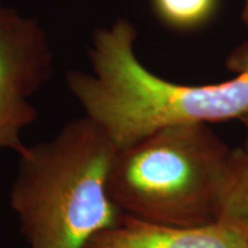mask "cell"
Here are the masks:
<instances>
[{
	"mask_svg": "<svg viewBox=\"0 0 248 248\" xmlns=\"http://www.w3.org/2000/svg\"><path fill=\"white\" fill-rule=\"evenodd\" d=\"M116 147L88 116L18 155L9 204L29 248H83L123 215L107 194Z\"/></svg>",
	"mask_w": 248,
	"mask_h": 248,
	"instance_id": "2",
	"label": "cell"
},
{
	"mask_svg": "<svg viewBox=\"0 0 248 248\" xmlns=\"http://www.w3.org/2000/svg\"><path fill=\"white\" fill-rule=\"evenodd\" d=\"M233 153L210 124L167 128L116 152L107 194L121 213L155 224L215 222Z\"/></svg>",
	"mask_w": 248,
	"mask_h": 248,
	"instance_id": "3",
	"label": "cell"
},
{
	"mask_svg": "<svg viewBox=\"0 0 248 248\" xmlns=\"http://www.w3.org/2000/svg\"><path fill=\"white\" fill-rule=\"evenodd\" d=\"M239 120H240L241 124H243L244 131H245V145H244V148L248 152V110L244 114V115L240 116Z\"/></svg>",
	"mask_w": 248,
	"mask_h": 248,
	"instance_id": "9",
	"label": "cell"
},
{
	"mask_svg": "<svg viewBox=\"0 0 248 248\" xmlns=\"http://www.w3.org/2000/svg\"><path fill=\"white\" fill-rule=\"evenodd\" d=\"M221 0H151L155 16L164 26L190 31L206 26L215 16Z\"/></svg>",
	"mask_w": 248,
	"mask_h": 248,
	"instance_id": "7",
	"label": "cell"
},
{
	"mask_svg": "<svg viewBox=\"0 0 248 248\" xmlns=\"http://www.w3.org/2000/svg\"><path fill=\"white\" fill-rule=\"evenodd\" d=\"M137 30L126 18L93 35V74L71 70L67 85L117 151L171 126L240 119L248 110V74L185 85L148 70L135 53Z\"/></svg>",
	"mask_w": 248,
	"mask_h": 248,
	"instance_id": "1",
	"label": "cell"
},
{
	"mask_svg": "<svg viewBox=\"0 0 248 248\" xmlns=\"http://www.w3.org/2000/svg\"><path fill=\"white\" fill-rule=\"evenodd\" d=\"M83 248H248V229L229 219L197 226L155 224L123 214Z\"/></svg>",
	"mask_w": 248,
	"mask_h": 248,
	"instance_id": "5",
	"label": "cell"
},
{
	"mask_svg": "<svg viewBox=\"0 0 248 248\" xmlns=\"http://www.w3.org/2000/svg\"><path fill=\"white\" fill-rule=\"evenodd\" d=\"M245 17L248 18V0H245ZM225 64L235 75L248 74V39L231 52Z\"/></svg>",
	"mask_w": 248,
	"mask_h": 248,
	"instance_id": "8",
	"label": "cell"
},
{
	"mask_svg": "<svg viewBox=\"0 0 248 248\" xmlns=\"http://www.w3.org/2000/svg\"><path fill=\"white\" fill-rule=\"evenodd\" d=\"M217 219H229L248 229V152L244 147L233 148Z\"/></svg>",
	"mask_w": 248,
	"mask_h": 248,
	"instance_id": "6",
	"label": "cell"
},
{
	"mask_svg": "<svg viewBox=\"0 0 248 248\" xmlns=\"http://www.w3.org/2000/svg\"><path fill=\"white\" fill-rule=\"evenodd\" d=\"M52 73L53 55L38 21L0 2V150H27L21 132L38 119L29 98Z\"/></svg>",
	"mask_w": 248,
	"mask_h": 248,
	"instance_id": "4",
	"label": "cell"
}]
</instances>
